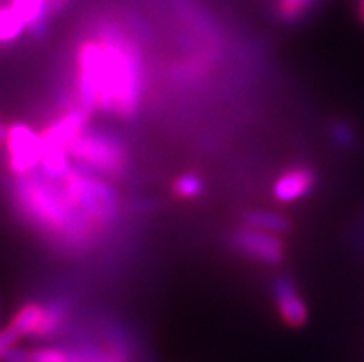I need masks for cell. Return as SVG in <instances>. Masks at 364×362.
Masks as SVG:
<instances>
[{
  "mask_svg": "<svg viewBox=\"0 0 364 362\" xmlns=\"http://www.w3.org/2000/svg\"><path fill=\"white\" fill-rule=\"evenodd\" d=\"M144 61L141 48L120 28L102 24L76 50V106L134 119L143 106Z\"/></svg>",
  "mask_w": 364,
  "mask_h": 362,
  "instance_id": "6da1fadb",
  "label": "cell"
},
{
  "mask_svg": "<svg viewBox=\"0 0 364 362\" xmlns=\"http://www.w3.org/2000/svg\"><path fill=\"white\" fill-rule=\"evenodd\" d=\"M14 193L24 218L63 252L87 250L104 231L74 202L63 181L46 178L39 170L17 178Z\"/></svg>",
  "mask_w": 364,
  "mask_h": 362,
  "instance_id": "7a4b0ae2",
  "label": "cell"
},
{
  "mask_svg": "<svg viewBox=\"0 0 364 362\" xmlns=\"http://www.w3.org/2000/svg\"><path fill=\"white\" fill-rule=\"evenodd\" d=\"M76 166L95 172L102 178H120L129 166L128 150L117 135L85 128L67 147Z\"/></svg>",
  "mask_w": 364,
  "mask_h": 362,
  "instance_id": "3957f363",
  "label": "cell"
},
{
  "mask_svg": "<svg viewBox=\"0 0 364 362\" xmlns=\"http://www.w3.org/2000/svg\"><path fill=\"white\" fill-rule=\"evenodd\" d=\"M74 202L78 203L85 215L100 225L102 230L109 228L119 215V196L109 181L102 176L89 172L82 166H73L70 172L61 179Z\"/></svg>",
  "mask_w": 364,
  "mask_h": 362,
  "instance_id": "277c9868",
  "label": "cell"
},
{
  "mask_svg": "<svg viewBox=\"0 0 364 362\" xmlns=\"http://www.w3.org/2000/svg\"><path fill=\"white\" fill-rule=\"evenodd\" d=\"M4 142L8 150V166L15 178L26 176L39 169L45 154L41 133L18 122L6 129Z\"/></svg>",
  "mask_w": 364,
  "mask_h": 362,
  "instance_id": "5b68a950",
  "label": "cell"
},
{
  "mask_svg": "<svg viewBox=\"0 0 364 362\" xmlns=\"http://www.w3.org/2000/svg\"><path fill=\"white\" fill-rule=\"evenodd\" d=\"M230 243L237 253L248 257L259 265L279 266L287 257V247L282 235L267 233V231L254 230L248 225H242L231 235Z\"/></svg>",
  "mask_w": 364,
  "mask_h": 362,
  "instance_id": "8992f818",
  "label": "cell"
},
{
  "mask_svg": "<svg viewBox=\"0 0 364 362\" xmlns=\"http://www.w3.org/2000/svg\"><path fill=\"white\" fill-rule=\"evenodd\" d=\"M274 299L282 320L289 327L300 329L309 320V309L305 305L301 294L296 289L294 281L289 275H279L274 280L272 284Z\"/></svg>",
  "mask_w": 364,
  "mask_h": 362,
  "instance_id": "52a82bcc",
  "label": "cell"
},
{
  "mask_svg": "<svg viewBox=\"0 0 364 362\" xmlns=\"http://www.w3.org/2000/svg\"><path fill=\"white\" fill-rule=\"evenodd\" d=\"M87 119L89 113L80 106H74L73 110L65 111L63 115L52 120L41 132L45 147L67 148L76 135H80L83 129L87 128Z\"/></svg>",
  "mask_w": 364,
  "mask_h": 362,
  "instance_id": "ba28073f",
  "label": "cell"
},
{
  "mask_svg": "<svg viewBox=\"0 0 364 362\" xmlns=\"http://www.w3.org/2000/svg\"><path fill=\"white\" fill-rule=\"evenodd\" d=\"M316 172L309 166H294L283 172L274 183V198L279 203L298 202L307 194H311L316 187Z\"/></svg>",
  "mask_w": 364,
  "mask_h": 362,
  "instance_id": "9c48e42d",
  "label": "cell"
},
{
  "mask_svg": "<svg viewBox=\"0 0 364 362\" xmlns=\"http://www.w3.org/2000/svg\"><path fill=\"white\" fill-rule=\"evenodd\" d=\"M11 8L23 18V23L36 37H41L46 30V21L50 15L48 0H11Z\"/></svg>",
  "mask_w": 364,
  "mask_h": 362,
  "instance_id": "30bf717a",
  "label": "cell"
},
{
  "mask_svg": "<svg viewBox=\"0 0 364 362\" xmlns=\"http://www.w3.org/2000/svg\"><path fill=\"white\" fill-rule=\"evenodd\" d=\"M69 362H129L128 353L117 344H82L69 348Z\"/></svg>",
  "mask_w": 364,
  "mask_h": 362,
  "instance_id": "8fae6325",
  "label": "cell"
},
{
  "mask_svg": "<svg viewBox=\"0 0 364 362\" xmlns=\"http://www.w3.org/2000/svg\"><path fill=\"white\" fill-rule=\"evenodd\" d=\"M242 225L274 235H285L292 230L291 220L276 211H250L242 218Z\"/></svg>",
  "mask_w": 364,
  "mask_h": 362,
  "instance_id": "7c38bea8",
  "label": "cell"
},
{
  "mask_svg": "<svg viewBox=\"0 0 364 362\" xmlns=\"http://www.w3.org/2000/svg\"><path fill=\"white\" fill-rule=\"evenodd\" d=\"M43 311H45V305L41 303H24L23 307L15 312L14 320L9 321V327L18 336H36L37 329L41 326Z\"/></svg>",
  "mask_w": 364,
  "mask_h": 362,
  "instance_id": "4fadbf2b",
  "label": "cell"
},
{
  "mask_svg": "<svg viewBox=\"0 0 364 362\" xmlns=\"http://www.w3.org/2000/svg\"><path fill=\"white\" fill-rule=\"evenodd\" d=\"M70 157L67 148L60 147H45V154H43L41 165H39V172L46 178L61 181L65 176L70 172Z\"/></svg>",
  "mask_w": 364,
  "mask_h": 362,
  "instance_id": "5bb4252c",
  "label": "cell"
},
{
  "mask_svg": "<svg viewBox=\"0 0 364 362\" xmlns=\"http://www.w3.org/2000/svg\"><path fill=\"white\" fill-rule=\"evenodd\" d=\"M67 314H69V307L61 299H54V302L46 303L45 311H43L41 326L37 329L36 339H50V336H54L63 327Z\"/></svg>",
  "mask_w": 364,
  "mask_h": 362,
  "instance_id": "9a60e30c",
  "label": "cell"
},
{
  "mask_svg": "<svg viewBox=\"0 0 364 362\" xmlns=\"http://www.w3.org/2000/svg\"><path fill=\"white\" fill-rule=\"evenodd\" d=\"M24 30H26V24L23 23V18L18 17L11 6L0 8V45L17 41Z\"/></svg>",
  "mask_w": 364,
  "mask_h": 362,
  "instance_id": "2e32d148",
  "label": "cell"
},
{
  "mask_svg": "<svg viewBox=\"0 0 364 362\" xmlns=\"http://www.w3.org/2000/svg\"><path fill=\"white\" fill-rule=\"evenodd\" d=\"M205 191L203 179L196 174H183L174 181V194L181 200H196Z\"/></svg>",
  "mask_w": 364,
  "mask_h": 362,
  "instance_id": "e0dca14e",
  "label": "cell"
},
{
  "mask_svg": "<svg viewBox=\"0 0 364 362\" xmlns=\"http://www.w3.org/2000/svg\"><path fill=\"white\" fill-rule=\"evenodd\" d=\"M314 0H277V17L285 23H294L309 11Z\"/></svg>",
  "mask_w": 364,
  "mask_h": 362,
  "instance_id": "ac0fdd59",
  "label": "cell"
},
{
  "mask_svg": "<svg viewBox=\"0 0 364 362\" xmlns=\"http://www.w3.org/2000/svg\"><path fill=\"white\" fill-rule=\"evenodd\" d=\"M329 135H331L333 142L344 150L355 148V132L348 122H342V120L333 122L331 128H329Z\"/></svg>",
  "mask_w": 364,
  "mask_h": 362,
  "instance_id": "d6986e66",
  "label": "cell"
},
{
  "mask_svg": "<svg viewBox=\"0 0 364 362\" xmlns=\"http://www.w3.org/2000/svg\"><path fill=\"white\" fill-rule=\"evenodd\" d=\"M26 362H69V348H39L28 351Z\"/></svg>",
  "mask_w": 364,
  "mask_h": 362,
  "instance_id": "ffe728a7",
  "label": "cell"
},
{
  "mask_svg": "<svg viewBox=\"0 0 364 362\" xmlns=\"http://www.w3.org/2000/svg\"><path fill=\"white\" fill-rule=\"evenodd\" d=\"M18 339H21V336H18L9 326L0 331V358L4 357L9 349H14L15 346H17Z\"/></svg>",
  "mask_w": 364,
  "mask_h": 362,
  "instance_id": "44dd1931",
  "label": "cell"
},
{
  "mask_svg": "<svg viewBox=\"0 0 364 362\" xmlns=\"http://www.w3.org/2000/svg\"><path fill=\"white\" fill-rule=\"evenodd\" d=\"M70 0H48V6H50V14H55V11H61L69 6Z\"/></svg>",
  "mask_w": 364,
  "mask_h": 362,
  "instance_id": "7402d4cb",
  "label": "cell"
},
{
  "mask_svg": "<svg viewBox=\"0 0 364 362\" xmlns=\"http://www.w3.org/2000/svg\"><path fill=\"white\" fill-rule=\"evenodd\" d=\"M357 17H359L360 23L364 24V0H359V6H357Z\"/></svg>",
  "mask_w": 364,
  "mask_h": 362,
  "instance_id": "603a6c76",
  "label": "cell"
}]
</instances>
